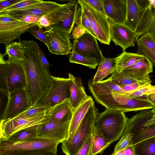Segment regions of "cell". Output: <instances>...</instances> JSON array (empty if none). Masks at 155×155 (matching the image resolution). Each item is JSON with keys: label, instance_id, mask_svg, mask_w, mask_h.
Wrapping results in <instances>:
<instances>
[{"label": "cell", "instance_id": "1", "mask_svg": "<svg viewBox=\"0 0 155 155\" xmlns=\"http://www.w3.org/2000/svg\"><path fill=\"white\" fill-rule=\"evenodd\" d=\"M25 50L24 59L21 62L25 75V91L29 104H37L44 97L51 84V75L42 63L40 48L33 40H20Z\"/></svg>", "mask_w": 155, "mask_h": 155}, {"label": "cell", "instance_id": "2", "mask_svg": "<svg viewBox=\"0 0 155 155\" xmlns=\"http://www.w3.org/2000/svg\"><path fill=\"white\" fill-rule=\"evenodd\" d=\"M88 89L95 101L110 110H120L125 112L136 109L137 102L134 98L112 92L111 87L94 82L93 78L88 81Z\"/></svg>", "mask_w": 155, "mask_h": 155}, {"label": "cell", "instance_id": "3", "mask_svg": "<svg viewBox=\"0 0 155 155\" xmlns=\"http://www.w3.org/2000/svg\"><path fill=\"white\" fill-rule=\"evenodd\" d=\"M99 114L98 109L94 102L71 137L61 143V147L64 154L75 155L77 153L88 138L92 135L95 121Z\"/></svg>", "mask_w": 155, "mask_h": 155}, {"label": "cell", "instance_id": "4", "mask_svg": "<svg viewBox=\"0 0 155 155\" xmlns=\"http://www.w3.org/2000/svg\"><path fill=\"white\" fill-rule=\"evenodd\" d=\"M125 113L106 109L96 120L95 129L110 144L118 140L123 133L128 119Z\"/></svg>", "mask_w": 155, "mask_h": 155}, {"label": "cell", "instance_id": "5", "mask_svg": "<svg viewBox=\"0 0 155 155\" xmlns=\"http://www.w3.org/2000/svg\"><path fill=\"white\" fill-rule=\"evenodd\" d=\"M59 143L57 141L37 137L18 143L0 139V153L6 155H27L49 152H57Z\"/></svg>", "mask_w": 155, "mask_h": 155}, {"label": "cell", "instance_id": "6", "mask_svg": "<svg viewBox=\"0 0 155 155\" xmlns=\"http://www.w3.org/2000/svg\"><path fill=\"white\" fill-rule=\"evenodd\" d=\"M77 2L89 20L97 39L102 44L110 45L111 40L108 18L94 10L84 0H78Z\"/></svg>", "mask_w": 155, "mask_h": 155}, {"label": "cell", "instance_id": "7", "mask_svg": "<svg viewBox=\"0 0 155 155\" xmlns=\"http://www.w3.org/2000/svg\"><path fill=\"white\" fill-rule=\"evenodd\" d=\"M36 23H28L6 14L0 15V43L5 46L19 39Z\"/></svg>", "mask_w": 155, "mask_h": 155}, {"label": "cell", "instance_id": "8", "mask_svg": "<svg viewBox=\"0 0 155 155\" xmlns=\"http://www.w3.org/2000/svg\"><path fill=\"white\" fill-rule=\"evenodd\" d=\"M45 114L30 117H18L1 120L0 139L7 140L15 132L25 128L43 123Z\"/></svg>", "mask_w": 155, "mask_h": 155}, {"label": "cell", "instance_id": "9", "mask_svg": "<svg viewBox=\"0 0 155 155\" xmlns=\"http://www.w3.org/2000/svg\"><path fill=\"white\" fill-rule=\"evenodd\" d=\"M45 45L51 53L58 55L70 54L73 43L70 40L71 33L59 29L49 28L45 32Z\"/></svg>", "mask_w": 155, "mask_h": 155}, {"label": "cell", "instance_id": "10", "mask_svg": "<svg viewBox=\"0 0 155 155\" xmlns=\"http://www.w3.org/2000/svg\"><path fill=\"white\" fill-rule=\"evenodd\" d=\"M72 38L74 40L71 51L83 56L97 59L100 63L103 54L96 38L85 30Z\"/></svg>", "mask_w": 155, "mask_h": 155}, {"label": "cell", "instance_id": "11", "mask_svg": "<svg viewBox=\"0 0 155 155\" xmlns=\"http://www.w3.org/2000/svg\"><path fill=\"white\" fill-rule=\"evenodd\" d=\"M50 86L42 99L38 103L48 104L53 106L64 100L69 98L70 86L68 78L51 76Z\"/></svg>", "mask_w": 155, "mask_h": 155}, {"label": "cell", "instance_id": "12", "mask_svg": "<svg viewBox=\"0 0 155 155\" xmlns=\"http://www.w3.org/2000/svg\"><path fill=\"white\" fill-rule=\"evenodd\" d=\"M110 22V39L116 45L121 47L123 51L129 47H134L138 38L142 35L125 25Z\"/></svg>", "mask_w": 155, "mask_h": 155}, {"label": "cell", "instance_id": "13", "mask_svg": "<svg viewBox=\"0 0 155 155\" xmlns=\"http://www.w3.org/2000/svg\"><path fill=\"white\" fill-rule=\"evenodd\" d=\"M1 120L16 117L31 106L28 103L25 90L19 89L10 93Z\"/></svg>", "mask_w": 155, "mask_h": 155}, {"label": "cell", "instance_id": "14", "mask_svg": "<svg viewBox=\"0 0 155 155\" xmlns=\"http://www.w3.org/2000/svg\"><path fill=\"white\" fill-rule=\"evenodd\" d=\"M70 122H44L38 125L36 137L61 143L68 139Z\"/></svg>", "mask_w": 155, "mask_h": 155}, {"label": "cell", "instance_id": "15", "mask_svg": "<svg viewBox=\"0 0 155 155\" xmlns=\"http://www.w3.org/2000/svg\"><path fill=\"white\" fill-rule=\"evenodd\" d=\"M6 62L8 96L10 93L15 90H25L26 82L24 70L21 61L8 58Z\"/></svg>", "mask_w": 155, "mask_h": 155}, {"label": "cell", "instance_id": "16", "mask_svg": "<svg viewBox=\"0 0 155 155\" xmlns=\"http://www.w3.org/2000/svg\"><path fill=\"white\" fill-rule=\"evenodd\" d=\"M55 2L42 1L38 3L31 5L23 8L10 11L0 12V15H31L41 17L63 5Z\"/></svg>", "mask_w": 155, "mask_h": 155}, {"label": "cell", "instance_id": "17", "mask_svg": "<svg viewBox=\"0 0 155 155\" xmlns=\"http://www.w3.org/2000/svg\"><path fill=\"white\" fill-rule=\"evenodd\" d=\"M74 112L69 98L47 109L45 122L71 123Z\"/></svg>", "mask_w": 155, "mask_h": 155}, {"label": "cell", "instance_id": "18", "mask_svg": "<svg viewBox=\"0 0 155 155\" xmlns=\"http://www.w3.org/2000/svg\"><path fill=\"white\" fill-rule=\"evenodd\" d=\"M77 1L73 0L63 4V5L52 12L42 16L36 23L40 29H48L51 25L61 21L77 5Z\"/></svg>", "mask_w": 155, "mask_h": 155}, {"label": "cell", "instance_id": "19", "mask_svg": "<svg viewBox=\"0 0 155 155\" xmlns=\"http://www.w3.org/2000/svg\"><path fill=\"white\" fill-rule=\"evenodd\" d=\"M106 16L114 24L125 25L127 0H103Z\"/></svg>", "mask_w": 155, "mask_h": 155}, {"label": "cell", "instance_id": "20", "mask_svg": "<svg viewBox=\"0 0 155 155\" xmlns=\"http://www.w3.org/2000/svg\"><path fill=\"white\" fill-rule=\"evenodd\" d=\"M153 66L150 60L144 56L131 66L119 71L136 80L144 81L151 80L149 74L153 72Z\"/></svg>", "mask_w": 155, "mask_h": 155}, {"label": "cell", "instance_id": "21", "mask_svg": "<svg viewBox=\"0 0 155 155\" xmlns=\"http://www.w3.org/2000/svg\"><path fill=\"white\" fill-rule=\"evenodd\" d=\"M68 75L70 91L69 100L74 112L79 106L91 97L87 95L85 92L80 77H76L70 73Z\"/></svg>", "mask_w": 155, "mask_h": 155}, {"label": "cell", "instance_id": "22", "mask_svg": "<svg viewBox=\"0 0 155 155\" xmlns=\"http://www.w3.org/2000/svg\"><path fill=\"white\" fill-rule=\"evenodd\" d=\"M127 11L125 25L135 31L147 9L141 7L136 0H127Z\"/></svg>", "mask_w": 155, "mask_h": 155}, {"label": "cell", "instance_id": "23", "mask_svg": "<svg viewBox=\"0 0 155 155\" xmlns=\"http://www.w3.org/2000/svg\"><path fill=\"white\" fill-rule=\"evenodd\" d=\"M137 53L147 58L155 67V41L151 35L145 33L137 42Z\"/></svg>", "mask_w": 155, "mask_h": 155}, {"label": "cell", "instance_id": "24", "mask_svg": "<svg viewBox=\"0 0 155 155\" xmlns=\"http://www.w3.org/2000/svg\"><path fill=\"white\" fill-rule=\"evenodd\" d=\"M135 31L142 35L149 33L155 41V9L151 4L143 14Z\"/></svg>", "mask_w": 155, "mask_h": 155}, {"label": "cell", "instance_id": "25", "mask_svg": "<svg viewBox=\"0 0 155 155\" xmlns=\"http://www.w3.org/2000/svg\"><path fill=\"white\" fill-rule=\"evenodd\" d=\"M118 59V56L114 58H108L102 55V60L97 71L93 78L94 82L97 83L102 81L115 71Z\"/></svg>", "mask_w": 155, "mask_h": 155}, {"label": "cell", "instance_id": "26", "mask_svg": "<svg viewBox=\"0 0 155 155\" xmlns=\"http://www.w3.org/2000/svg\"><path fill=\"white\" fill-rule=\"evenodd\" d=\"M94 102V101L91 97L74 110L70 124L68 139L75 132L89 108Z\"/></svg>", "mask_w": 155, "mask_h": 155}, {"label": "cell", "instance_id": "27", "mask_svg": "<svg viewBox=\"0 0 155 155\" xmlns=\"http://www.w3.org/2000/svg\"><path fill=\"white\" fill-rule=\"evenodd\" d=\"M38 125L31 127L18 131L12 134L6 140L13 143H18L36 138Z\"/></svg>", "mask_w": 155, "mask_h": 155}, {"label": "cell", "instance_id": "28", "mask_svg": "<svg viewBox=\"0 0 155 155\" xmlns=\"http://www.w3.org/2000/svg\"><path fill=\"white\" fill-rule=\"evenodd\" d=\"M135 155H155V137L134 144Z\"/></svg>", "mask_w": 155, "mask_h": 155}, {"label": "cell", "instance_id": "29", "mask_svg": "<svg viewBox=\"0 0 155 155\" xmlns=\"http://www.w3.org/2000/svg\"><path fill=\"white\" fill-rule=\"evenodd\" d=\"M143 57L137 53L123 51L118 56L116 70L121 71L133 65Z\"/></svg>", "mask_w": 155, "mask_h": 155}, {"label": "cell", "instance_id": "30", "mask_svg": "<svg viewBox=\"0 0 155 155\" xmlns=\"http://www.w3.org/2000/svg\"><path fill=\"white\" fill-rule=\"evenodd\" d=\"M92 136V142L90 155L101 153L110 144L95 129Z\"/></svg>", "mask_w": 155, "mask_h": 155}, {"label": "cell", "instance_id": "31", "mask_svg": "<svg viewBox=\"0 0 155 155\" xmlns=\"http://www.w3.org/2000/svg\"><path fill=\"white\" fill-rule=\"evenodd\" d=\"M6 46L5 54L8 55V58L19 61L24 60V48L20 41H13Z\"/></svg>", "mask_w": 155, "mask_h": 155}, {"label": "cell", "instance_id": "32", "mask_svg": "<svg viewBox=\"0 0 155 155\" xmlns=\"http://www.w3.org/2000/svg\"><path fill=\"white\" fill-rule=\"evenodd\" d=\"M69 60L70 62L82 64L93 69H95L100 64L97 59L83 56L72 51L70 54Z\"/></svg>", "mask_w": 155, "mask_h": 155}, {"label": "cell", "instance_id": "33", "mask_svg": "<svg viewBox=\"0 0 155 155\" xmlns=\"http://www.w3.org/2000/svg\"><path fill=\"white\" fill-rule=\"evenodd\" d=\"M6 54L0 55V91L2 94L8 96L7 66L6 60L4 57Z\"/></svg>", "mask_w": 155, "mask_h": 155}, {"label": "cell", "instance_id": "34", "mask_svg": "<svg viewBox=\"0 0 155 155\" xmlns=\"http://www.w3.org/2000/svg\"><path fill=\"white\" fill-rule=\"evenodd\" d=\"M117 85L122 87L138 81L122 71L116 70L109 77Z\"/></svg>", "mask_w": 155, "mask_h": 155}, {"label": "cell", "instance_id": "35", "mask_svg": "<svg viewBox=\"0 0 155 155\" xmlns=\"http://www.w3.org/2000/svg\"><path fill=\"white\" fill-rule=\"evenodd\" d=\"M155 137V125L145 127L133 134L131 141L134 145L145 139Z\"/></svg>", "mask_w": 155, "mask_h": 155}, {"label": "cell", "instance_id": "36", "mask_svg": "<svg viewBox=\"0 0 155 155\" xmlns=\"http://www.w3.org/2000/svg\"><path fill=\"white\" fill-rule=\"evenodd\" d=\"M50 106L48 104H37L31 106L27 109L16 116L18 117H30L45 114L46 111Z\"/></svg>", "mask_w": 155, "mask_h": 155}, {"label": "cell", "instance_id": "37", "mask_svg": "<svg viewBox=\"0 0 155 155\" xmlns=\"http://www.w3.org/2000/svg\"><path fill=\"white\" fill-rule=\"evenodd\" d=\"M133 134L131 133H123L120 138L116 144L113 153L111 155L124 149L128 145L132 143V139Z\"/></svg>", "mask_w": 155, "mask_h": 155}, {"label": "cell", "instance_id": "38", "mask_svg": "<svg viewBox=\"0 0 155 155\" xmlns=\"http://www.w3.org/2000/svg\"><path fill=\"white\" fill-rule=\"evenodd\" d=\"M76 24L78 26L81 27L87 32L97 38L92 30L89 20L81 10Z\"/></svg>", "mask_w": 155, "mask_h": 155}, {"label": "cell", "instance_id": "39", "mask_svg": "<svg viewBox=\"0 0 155 155\" xmlns=\"http://www.w3.org/2000/svg\"><path fill=\"white\" fill-rule=\"evenodd\" d=\"M151 80L144 81H138L131 84L124 86L121 88L125 92L124 94L127 95L145 86L151 84Z\"/></svg>", "mask_w": 155, "mask_h": 155}, {"label": "cell", "instance_id": "40", "mask_svg": "<svg viewBox=\"0 0 155 155\" xmlns=\"http://www.w3.org/2000/svg\"><path fill=\"white\" fill-rule=\"evenodd\" d=\"M42 1L41 0H21L18 2L0 11V12L21 9L31 5L40 2Z\"/></svg>", "mask_w": 155, "mask_h": 155}, {"label": "cell", "instance_id": "41", "mask_svg": "<svg viewBox=\"0 0 155 155\" xmlns=\"http://www.w3.org/2000/svg\"><path fill=\"white\" fill-rule=\"evenodd\" d=\"M46 30L40 29L37 25L31 27L28 30V32L37 39L45 44L46 38L45 32Z\"/></svg>", "mask_w": 155, "mask_h": 155}, {"label": "cell", "instance_id": "42", "mask_svg": "<svg viewBox=\"0 0 155 155\" xmlns=\"http://www.w3.org/2000/svg\"><path fill=\"white\" fill-rule=\"evenodd\" d=\"M84 1L94 10L104 16L107 17L104 8L103 0H84Z\"/></svg>", "mask_w": 155, "mask_h": 155}, {"label": "cell", "instance_id": "43", "mask_svg": "<svg viewBox=\"0 0 155 155\" xmlns=\"http://www.w3.org/2000/svg\"><path fill=\"white\" fill-rule=\"evenodd\" d=\"M155 87V86L152 85L151 84H149L126 95L130 97H140L141 96H144L147 92Z\"/></svg>", "mask_w": 155, "mask_h": 155}, {"label": "cell", "instance_id": "44", "mask_svg": "<svg viewBox=\"0 0 155 155\" xmlns=\"http://www.w3.org/2000/svg\"><path fill=\"white\" fill-rule=\"evenodd\" d=\"M10 15L19 20L30 24L36 23L41 17L39 16L26 15Z\"/></svg>", "mask_w": 155, "mask_h": 155}, {"label": "cell", "instance_id": "45", "mask_svg": "<svg viewBox=\"0 0 155 155\" xmlns=\"http://www.w3.org/2000/svg\"><path fill=\"white\" fill-rule=\"evenodd\" d=\"M92 142V136H90L75 155H90Z\"/></svg>", "mask_w": 155, "mask_h": 155}, {"label": "cell", "instance_id": "46", "mask_svg": "<svg viewBox=\"0 0 155 155\" xmlns=\"http://www.w3.org/2000/svg\"><path fill=\"white\" fill-rule=\"evenodd\" d=\"M21 0H1L0 11L20 2Z\"/></svg>", "mask_w": 155, "mask_h": 155}, {"label": "cell", "instance_id": "47", "mask_svg": "<svg viewBox=\"0 0 155 155\" xmlns=\"http://www.w3.org/2000/svg\"><path fill=\"white\" fill-rule=\"evenodd\" d=\"M145 98L155 107V87L147 92L144 95Z\"/></svg>", "mask_w": 155, "mask_h": 155}, {"label": "cell", "instance_id": "48", "mask_svg": "<svg viewBox=\"0 0 155 155\" xmlns=\"http://www.w3.org/2000/svg\"><path fill=\"white\" fill-rule=\"evenodd\" d=\"M40 55L42 63L48 71L50 73L49 71V68L51 65L46 58L45 54L41 48L40 50Z\"/></svg>", "mask_w": 155, "mask_h": 155}, {"label": "cell", "instance_id": "49", "mask_svg": "<svg viewBox=\"0 0 155 155\" xmlns=\"http://www.w3.org/2000/svg\"><path fill=\"white\" fill-rule=\"evenodd\" d=\"M123 155H135L134 145H128L124 150Z\"/></svg>", "mask_w": 155, "mask_h": 155}, {"label": "cell", "instance_id": "50", "mask_svg": "<svg viewBox=\"0 0 155 155\" xmlns=\"http://www.w3.org/2000/svg\"><path fill=\"white\" fill-rule=\"evenodd\" d=\"M154 125H155V115H154L150 119L144 124L143 127H147Z\"/></svg>", "mask_w": 155, "mask_h": 155}, {"label": "cell", "instance_id": "51", "mask_svg": "<svg viewBox=\"0 0 155 155\" xmlns=\"http://www.w3.org/2000/svg\"><path fill=\"white\" fill-rule=\"evenodd\" d=\"M0 155H6L0 153ZM27 155H57V152H47L40 153H34Z\"/></svg>", "mask_w": 155, "mask_h": 155}, {"label": "cell", "instance_id": "52", "mask_svg": "<svg viewBox=\"0 0 155 155\" xmlns=\"http://www.w3.org/2000/svg\"><path fill=\"white\" fill-rule=\"evenodd\" d=\"M124 150L116 153L113 155H123V153Z\"/></svg>", "mask_w": 155, "mask_h": 155}, {"label": "cell", "instance_id": "53", "mask_svg": "<svg viewBox=\"0 0 155 155\" xmlns=\"http://www.w3.org/2000/svg\"><path fill=\"white\" fill-rule=\"evenodd\" d=\"M152 6L155 9V0H150Z\"/></svg>", "mask_w": 155, "mask_h": 155}, {"label": "cell", "instance_id": "54", "mask_svg": "<svg viewBox=\"0 0 155 155\" xmlns=\"http://www.w3.org/2000/svg\"><path fill=\"white\" fill-rule=\"evenodd\" d=\"M152 110L154 115H155V107H153V108H152Z\"/></svg>", "mask_w": 155, "mask_h": 155}]
</instances>
